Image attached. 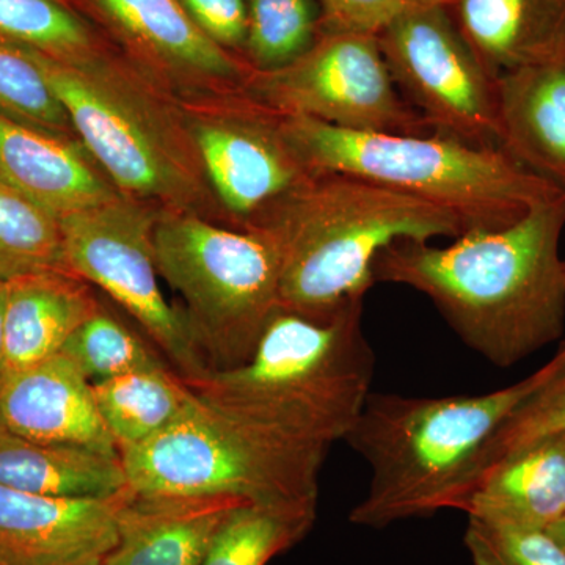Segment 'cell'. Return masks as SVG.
Returning a JSON list of instances; mask_svg holds the SVG:
<instances>
[{
	"mask_svg": "<svg viewBox=\"0 0 565 565\" xmlns=\"http://www.w3.org/2000/svg\"><path fill=\"white\" fill-rule=\"evenodd\" d=\"M564 226L565 192L512 225L473 230L444 247L388 245L375 259L374 280L429 297L468 348L511 367L563 337Z\"/></svg>",
	"mask_w": 565,
	"mask_h": 565,
	"instance_id": "obj_1",
	"label": "cell"
},
{
	"mask_svg": "<svg viewBox=\"0 0 565 565\" xmlns=\"http://www.w3.org/2000/svg\"><path fill=\"white\" fill-rule=\"evenodd\" d=\"M565 370V344L535 373L476 396L371 393L344 438L371 468L366 497L349 514L382 530L445 509L460 511L487 449L512 415Z\"/></svg>",
	"mask_w": 565,
	"mask_h": 565,
	"instance_id": "obj_2",
	"label": "cell"
},
{
	"mask_svg": "<svg viewBox=\"0 0 565 565\" xmlns=\"http://www.w3.org/2000/svg\"><path fill=\"white\" fill-rule=\"evenodd\" d=\"M248 232L263 233L280 263V307L327 319L375 285L379 253L399 241L465 233L451 212L337 172L311 173Z\"/></svg>",
	"mask_w": 565,
	"mask_h": 565,
	"instance_id": "obj_3",
	"label": "cell"
},
{
	"mask_svg": "<svg viewBox=\"0 0 565 565\" xmlns=\"http://www.w3.org/2000/svg\"><path fill=\"white\" fill-rule=\"evenodd\" d=\"M363 308L364 299H353L321 321L278 307L247 363L182 381L207 403L256 422L323 444L344 440L373 393Z\"/></svg>",
	"mask_w": 565,
	"mask_h": 565,
	"instance_id": "obj_4",
	"label": "cell"
},
{
	"mask_svg": "<svg viewBox=\"0 0 565 565\" xmlns=\"http://www.w3.org/2000/svg\"><path fill=\"white\" fill-rule=\"evenodd\" d=\"M286 143L311 173L337 172L451 212L465 233L498 230L565 191L535 177L500 147L440 136L351 131L280 115Z\"/></svg>",
	"mask_w": 565,
	"mask_h": 565,
	"instance_id": "obj_5",
	"label": "cell"
},
{
	"mask_svg": "<svg viewBox=\"0 0 565 565\" xmlns=\"http://www.w3.org/2000/svg\"><path fill=\"white\" fill-rule=\"evenodd\" d=\"M28 50L74 134L122 195L199 214L207 202L202 162L184 114L163 98L147 71L121 50L79 62Z\"/></svg>",
	"mask_w": 565,
	"mask_h": 565,
	"instance_id": "obj_6",
	"label": "cell"
},
{
	"mask_svg": "<svg viewBox=\"0 0 565 565\" xmlns=\"http://www.w3.org/2000/svg\"><path fill=\"white\" fill-rule=\"evenodd\" d=\"M330 446L192 393L162 433L120 456L129 489L141 497L318 505L319 473Z\"/></svg>",
	"mask_w": 565,
	"mask_h": 565,
	"instance_id": "obj_7",
	"label": "cell"
},
{
	"mask_svg": "<svg viewBox=\"0 0 565 565\" xmlns=\"http://www.w3.org/2000/svg\"><path fill=\"white\" fill-rule=\"evenodd\" d=\"M152 239L159 275L184 300L193 340L211 370L243 366L280 307L274 245L263 233L177 210L158 214Z\"/></svg>",
	"mask_w": 565,
	"mask_h": 565,
	"instance_id": "obj_8",
	"label": "cell"
},
{
	"mask_svg": "<svg viewBox=\"0 0 565 565\" xmlns=\"http://www.w3.org/2000/svg\"><path fill=\"white\" fill-rule=\"evenodd\" d=\"M156 214L128 195L58 218L63 255L74 277L99 286L121 305L184 381L211 366L196 348L184 311L167 302L154 255Z\"/></svg>",
	"mask_w": 565,
	"mask_h": 565,
	"instance_id": "obj_9",
	"label": "cell"
},
{
	"mask_svg": "<svg viewBox=\"0 0 565 565\" xmlns=\"http://www.w3.org/2000/svg\"><path fill=\"white\" fill-rule=\"evenodd\" d=\"M243 93L275 114L351 131L434 134L397 90L377 36L367 33L322 32L286 68L252 71Z\"/></svg>",
	"mask_w": 565,
	"mask_h": 565,
	"instance_id": "obj_10",
	"label": "cell"
},
{
	"mask_svg": "<svg viewBox=\"0 0 565 565\" xmlns=\"http://www.w3.org/2000/svg\"><path fill=\"white\" fill-rule=\"evenodd\" d=\"M375 36L397 90L430 131L471 147H500L497 79L478 61L448 7H415Z\"/></svg>",
	"mask_w": 565,
	"mask_h": 565,
	"instance_id": "obj_11",
	"label": "cell"
},
{
	"mask_svg": "<svg viewBox=\"0 0 565 565\" xmlns=\"http://www.w3.org/2000/svg\"><path fill=\"white\" fill-rule=\"evenodd\" d=\"M184 117L204 177L239 230H250L311 174L286 143L280 115L244 93L214 115Z\"/></svg>",
	"mask_w": 565,
	"mask_h": 565,
	"instance_id": "obj_12",
	"label": "cell"
},
{
	"mask_svg": "<svg viewBox=\"0 0 565 565\" xmlns=\"http://www.w3.org/2000/svg\"><path fill=\"white\" fill-rule=\"evenodd\" d=\"M134 63L174 84L230 85L243 93L252 74L243 57L212 41L180 0H84Z\"/></svg>",
	"mask_w": 565,
	"mask_h": 565,
	"instance_id": "obj_13",
	"label": "cell"
},
{
	"mask_svg": "<svg viewBox=\"0 0 565 565\" xmlns=\"http://www.w3.org/2000/svg\"><path fill=\"white\" fill-rule=\"evenodd\" d=\"M131 489L109 498L43 497L0 486V564L74 565L103 559Z\"/></svg>",
	"mask_w": 565,
	"mask_h": 565,
	"instance_id": "obj_14",
	"label": "cell"
},
{
	"mask_svg": "<svg viewBox=\"0 0 565 565\" xmlns=\"http://www.w3.org/2000/svg\"><path fill=\"white\" fill-rule=\"evenodd\" d=\"M0 427L29 440L120 456L90 382L63 353L0 375Z\"/></svg>",
	"mask_w": 565,
	"mask_h": 565,
	"instance_id": "obj_15",
	"label": "cell"
},
{
	"mask_svg": "<svg viewBox=\"0 0 565 565\" xmlns=\"http://www.w3.org/2000/svg\"><path fill=\"white\" fill-rule=\"evenodd\" d=\"M0 181L57 218L122 195L81 141L2 114Z\"/></svg>",
	"mask_w": 565,
	"mask_h": 565,
	"instance_id": "obj_16",
	"label": "cell"
},
{
	"mask_svg": "<svg viewBox=\"0 0 565 565\" xmlns=\"http://www.w3.org/2000/svg\"><path fill=\"white\" fill-rule=\"evenodd\" d=\"M239 498L141 497L129 492L117 516V542L103 565H202Z\"/></svg>",
	"mask_w": 565,
	"mask_h": 565,
	"instance_id": "obj_17",
	"label": "cell"
},
{
	"mask_svg": "<svg viewBox=\"0 0 565 565\" xmlns=\"http://www.w3.org/2000/svg\"><path fill=\"white\" fill-rule=\"evenodd\" d=\"M446 7L494 79L565 61V0H452Z\"/></svg>",
	"mask_w": 565,
	"mask_h": 565,
	"instance_id": "obj_18",
	"label": "cell"
},
{
	"mask_svg": "<svg viewBox=\"0 0 565 565\" xmlns=\"http://www.w3.org/2000/svg\"><path fill=\"white\" fill-rule=\"evenodd\" d=\"M497 98L500 147L565 191V61L501 74Z\"/></svg>",
	"mask_w": 565,
	"mask_h": 565,
	"instance_id": "obj_19",
	"label": "cell"
},
{
	"mask_svg": "<svg viewBox=\"0 0 565 565\" xmlns=\"http://www.w3.org/2000/svg\"><path fill=\"white\" fill-rule=\"evenodd\" d=\"M460 511L487 522L548 530L565 516V434L523 446L479 476Z\"/></svg>",
	"mask_w": 565,
	"mask_h": 565,
	"instance_id": "obj_20",
	"label": "cell"
},
{
	"mask_svg": "<svg viewBox=\"0 0 565 565\" xmlns=\"http://www.w3.org/2000/svg\"><path fill=\"white\" fill-rule=\"evenodd\" d=\"M2 374L61 353L71 333L98 307L87 281L63 273L24 275L7 281Z\"/></svg>",
	"mask_w": 565,
	"mask_h": 565,
	"instance_id": "obj_21",
	"label": "cell"
},
{
	"mask_svg": "<svg viewBox=\"0 0 565 565\" xmlns=\"http://www.w3.org/2000/svg\"><path fill=\"white\" fill-rule=\"evenodd\" d=\"M0 486L55 498H109L129 489L121 456L29 440L2 427Z\"/></svg>",
	"mask_w": 565,
	"mask_h": 565,
	"instance_id": "obj_22",
	"label": "cell"
},
{
	"mask_svg": "<svg viewBox=\"0 0 565 565\" xmlns=\"http://www.w3.org/2000/svg\"><path fill=\"white\" fill-rule=\"evenodd\" d=\"M92 392L120 455L162 433L181 414L192 394L173 367L93 382Z\"/></svg>",
	"mask_w": 565,
	"mask_h": 565,
	"instance_id": "obj_23",
	"label": "cell"
},
{
	"mask_svg": "<svg viewBox=\"0 0 565 565\" xmlns=\"http://www.w3.org/2000/svg\"><path fill=\"white\" fill-rule=\"evenodd\" d=\"M0 39L62 62L121 50L84 0H0Z\"/></svg>",
	"mask_w": 565,
	"mask_h": 565,
	"instance_id": "obj_24",
	"label": "cell"
},
{
	"mask_svg": "<svg viewBox=\"0 0 565 565\" xmlns=\"http://www.w3.org/2000/svg\"><path fill=\"white\" fill-rule=\"evenodd\" d=\"M318 505L243 503L215 534L202 565H267L310 533Z\"/></svg>",
	"mask_w": 565,
	"mask_h": 565,
	"instance_id": "obj_25",
	"label": "cell"
},
{
	"mask_svg": "<svg viewBox=\"0 0 565 565\" xmlns=\"http://www.w3.org/2000/svg\"><path fill=\"white\" fill-rule=\"evenodd\" d=\"M245 63L270 73L299 61L322 33L318 0H247Z\"/></svg>",
	"mask_w": 565,
	"mask_h": 565,
	"instance_id": "obj_26",
	"label": "cell"
},
{
	"mask_svg": "<svg viewBox=\"0 0 565 565\" xmlns=\"http://www.w3.org/2000/svg\"><path fill=\"white\" fill-rule=\"evenodd\" d=\"M43 273L71 274L61 222L0 181V280Z\"/></svg>",
	"mask_w": 565,
	"mask_h": 565,
	"instance_id": "obj_27",
	"label": "cell"
},
{
	"mask_svg": "<svg viewBox=\"0 0 565 565\" xmlns=\"http://www.w3.org/2000/svg\"><path fill=\"white\" fill-rule=\"evenodd\" d=\"M61 353L90 384L137 371L172 367L147 341L99 305L71 333Z\"/></svg>",
	"mask_w": 565,
	"mask_h": 565,
	"instance_id": "obj_28",
	"label": "cell"
},
{
	"mask_svg": "<svg viewBox=\"0 0 565 565\" xmlns=\"http://www.w3.org/2000/svg\"><path fill=\"white\" fill-rule=\"evenodd\" d=\"M0 114L43 131L71 137L68 114L28 47L0 39Z\"/></svg>",
	"mask_w": 565,
	"mask_h": 565,
	"instance_id": "obj_29",
	"label": "cell"
},
{
	"mask_svg": "<svg viewBox=\"0 0 565 565\" xmlns=\"http://www.w3.org/2000/svg\"><path fill=\"white\" fill-rule=\"evenodd\" d=\"M463 542L473 565H565V550L548 530L468 516Z\"/></svg>",
	"mask_w": 565,
	"mask_h": 565,
	"instance_id": "obj_30",
	"label": "cell"
},
{
	"mask_svg": "<svg viewBox=\"0 0 565 565\" xmlns=\"http://www.w3.org/2000/svg\"><path fill=\"white\" fill-rule=\"evenodd\" d=\"M563 434H565V370L545 388L526 401L501 427L500 433L487 449L482 473L501 457L511 455L523 446Z\"/></svg>",
	"mask_w": 565,
	"mask_h": 565,
	"instance_id": "obj_31",
	"label": "cell"
},
{
	"mask_svg": "<svg viewBox=\"0 0 565 565\" xmlns=\"http://www.w3.org/2000/svg\"><path fill=\"white\" fill-rule=\"evenodd\" d=\"M322 32L377 35L405 11L435 3L433 0H318Z\"/></svg>",
	"mask_w": 565,
	"mask_h": 565,
	"instance_id": "obj_32",
	"label": "cell"
},
{
	"mask_svg": "<svg viewBox=\"0 0 565 565\" xmlns=\"http://www.w3.org/2000/svg\"><path fill=\"white\" fill-rule=\"evenodd\" d=\"M192 21L218 46L239 52L247 40V0H180Z\"/></svg>",
	"mask_w": 565,
	"mask_h": 565,
	"instance_id": "obj_33",
	"label": "cell"
},
{
	"mask_svg": "<svg viewBox=\"0 0 565 565\" xmlns=\"http://www.w3.org/2000/svg\"><path fill=\"white\" fill-rule=\"evenodd\" d=\"M7 281L0 280V373H2L3 345H6Z\"/></svg>",
	"mask_w": 565,
	"mask_h": 565,
	"instance_id": "obj_34",
	"label": "cell"
},
{
	"mask_svg": "<svg viewBox=\"0 0 565 565\" xmlns=\"http://www.w3.org/2000/svg\"><path fill=\"white\" fill-rule=\"evenodd\" d=\"M548 531L565 550V516L559 522H556L555 525L550 526Z\"/></svg>",
	"mask_w": 565,
	"mask_h": 565,
	"instance_id": "obj_35",
	"label": "cell"
},
{
	"mask_svg": "<svg viewBox=\"0 0 565 565\" xmlns=\"http://www.w3.org/2000/svg\"><path fill=\"white\" fill-rule=\"evenodd\" d=\"M74 565H103V564H102V559H99V557H95V559L82 561V563H77Z\"/></svg>",
	"mask_w": 565,
	"mask_h": 565,
	"instance_id": "obj_36",
	"label": "cell"
},
{
	"mask_svg": "<svg viewBox=\"0 0 565 565\" xmlns=\"http://www.w3.org/2000/svg\"><path fill=\"white\" fill-rule=\"evenodd\" d=\"M435 3H444V6H449V3L452 2V0H433Z\"/></svg>",
	"mask_w": 565,
	"mask_h": 565,
	"instance_id": "obj_37",
	"label": "cell"
},
{
	"mask_svg": "<svg viewBox=\"0 0 565 565\" xmlns=\"http://www.w3.org/2000/svg\"><path fill=\"white\" fill-rule=\"evenodd\" d=\"M564 264H565V259H564Z\"/></svg>",
	"mask_w": 565,
	"mask_h": 565,
	"instance_id": "obj_38",
	"label": "cell"
},
{
	"mask_svg": "<svg viewBox=\"0 0 565 565\" xmlns=\"http://www.w3.org/2000/svg\"><path fill=\"white\" fill-rule=\"evenodd\" d=\"M0 565H2V564H0Z\"/></svg>",
	"mask_w": 565,
	"mask_h": 565,
	"instance_id": "obj_39",
	"label": "cell"
}]
</instances>
